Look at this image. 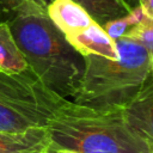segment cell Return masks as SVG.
<instances>
[{"label": "cell", "mask_w": 153, "mask_h": 153, "mask_svg": "<svg viewBox=\"0 0 153 153\" xmlns=\"http://www.w3.org/2000/svg\"><path fill=\"white\" fill-rule=\"evenodd\" d=\"M81 6L100 26L130 12L133 6L128 0H72Z\"/></svg>", "instance_id": "30bf717a"}, {"label": "cell", "mask_w": 153, "mask_h": 153, "mask_svg": "<svg viewBox=\"0 0 153 153\" xmlns=\"http://www.w3.org/2000/svg\"><path fill=\"white\" fill-rule=\"evenodd\" d=\"M45 153H79V152H75V151H72V149H67V148H60V147L49 146Z\"/></svg>", "instance_id": "9a60e30c"}, {"label": "cell", "mask_w": 153, "mask_h": 153, "mask_svg": "<svg viewBox=\"0 0 153 153\" xmlns=\"http://www.w3.org/2000/svg\"><path fill=\"white\" fill-rule=\"evenodd\" d=\"M123 37L136 42L137 44L143 47L149 54H153V18L146 16Z\"/></svg>", "instance_id": "4fadbf2b"}, {"label": "cell", "mask_w": 153, "mask_h": 153, "mask_svg": "<svg viewBox=\"0 0 153 153\" xmlns=\"http://www.w3.org/2000/svg\"><path fill=\"white\" fill-rule=\"evenodd\" d=\"M66 39L81 56L96 55L109 60L118 59L116 42L111 39L96 22L86 29L66 37Z\"/></svg>", "instance_id": "8992f818"}, {"label": "cell", "mask_w": 153, "mask_h": 153, "mask_svg": "<svg viewBox=\"0 0 153 153\" xmlns=\"http://www.w3.org/2000/svg\"><path fill=\"white\" fill-rule=\"evenodd\" d=\"M137 5L148 17L153 18V0H137Z\"/></svg>", "instance_id": "5bb4252c"}, {"label": "cell", "mask_w": 153, "mask_h": 153, "mask_svg": "<svg viewBox=\"0 0 153 153\" xmlns=\"http://www.w3.org/2000/svg\"><path fill=\"white\" fill-rule=\"evenodd\" d=\"M65 98L49 90L30 69L19 74L0 72V130L45 128Z\"/></svg>", "instance_id": "277c9868"}, {"label": "cell", "mask_w": 153, "mask_h": 153, "mask_svg": "<svg viewBox=\"0 0 153 153\" xmlns=\"http://www.w3.org/2000/svg\"><path fill=\"white\" fill-rule=\"evenodd\" d=\"M47 16L65 37L86 29L94 22L81 6L72 0H53L47 7Z\"/></svg>", "instance_id": "52a82bcc"}, {"label": "cell", "mask_w": 153, "mask_h": 153, "mask_svg": "<svg viewBox=\"0 0 153 153\" xmlns=\"http://www.w3.org/2000/svg\"><path fill=\"white\" fill-rule=\"evenodd\" d=\"M53 0H0V22H8L17 16L47 14Z\"/></svg>", "instance_id": "8fae6325"}, {"label": "cell", "mask_w": 153, "mask_h": 153, "mask_svg": "<svg viewBox=\"0 0 153 153\" xmlns=\"http://www.w3.org/2000/svg\"><path fill=\"white\" fill-rule=\"evenodd\" d=\"M7 23L29 69L49 90L72 100L84 73V56L47 14L17 16Z\"/></svg>", "instance_id": "7a4b0ae2"}, {"label": "cell", "mask_w": 153, "mask_h": 153, "mask_svg": "<svg viewBox=\"0 0 153 153\" xmlns=\"http://www.w3.org/2000/svg\"><path fill=\"white\" fill-rule=\"evenodd\" d=\"M146 16L147 14L143 12V10L139 5H136L126 16L120 17L114 20H110V22L103 24L102 27L111 39L116 41L121 37H123L133 26H135L137 23H140Z\"/></svg>", "instance_id": "7c38bea8"}, {"label": "cell", "mask_w": 153, "mask_h": 153, "mask_svg": "<svg viewBox=\"0 0 153 153\" xmlns=\"http://www.w3.org/2000/svg\"><path fill=\"white\" fill-rule=\"evenodd\" d=\"M118 59L84 56V73L72 102L91 108H123L152 80L153 54L136 42L115 41Z\"/></svg>", "instance_id": "3957f363"}, {"label": "cell", "mask_w": 153, "mask_h": 153, "mask_svg": "<svg viewBox=\"0 0 153 153\" xmlns=\"http://www.w3.org/2000/svg\"><path fill=\"white\" fill-rule=\"evenodd\" d=\"M45 129L49 146L79 153H153V143L130 128L122 108H91L67 99Z\"/></svg>", "instance_id": "6da1fadb"}, {"label": "cell", "mask_w": 153, "mask_h": 153, "mask_svg": "<svg viewBox=\"0 0 153 153\" xmlns=\"http://www.w3.org/2000/svg\"><path fill=\"white\" fill-rule=\"evenodd\" d=\"M127 123L140 136L153 143V84L149 80L139 93L122 108Z\"/></svg>", "instance_id": "5b68a950"}, {"label": "cell", "mask_w": 153, "mask_h": 153, "mask_svg": "<svg viewBox=\"0 0 153 153\" xmlns=\"http://www.w3.org/2000/svg\"><path fill=\"white\" fill-rule=\"evenodd\" d=\"M49 137L45 128L24 131L0 130V153H45Z\"/></svg>", "instance_id": "ba28073f"}, {"label": "cell", "mask_w": 153, "mask_h": 153, "mask_svg": "<svg viewBox=\"0 0 153 153\" xmlns=\"http://www.w3.org/2000/svg\"><path fill=\"white\" fill-rule=\"evenodd\" d=\"M29 71L27 61L19 49L7 22H0V72L19 74Z\"/></svg>", "instance_id": "9c48e42d"}]
</instances>
